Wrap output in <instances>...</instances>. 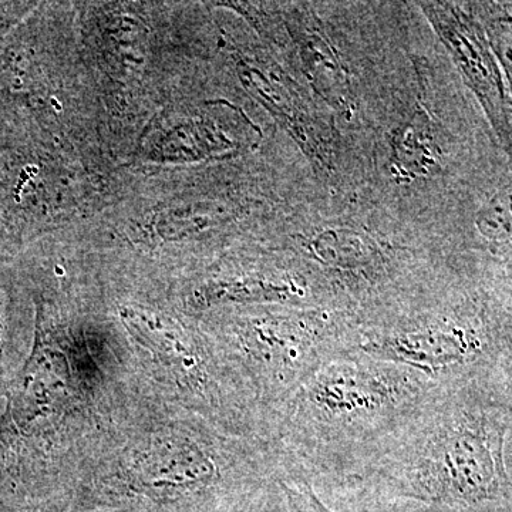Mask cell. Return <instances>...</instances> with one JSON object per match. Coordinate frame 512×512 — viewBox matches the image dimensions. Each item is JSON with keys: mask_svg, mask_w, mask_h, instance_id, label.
Returning <instances> with one entry per match:
<instances>
[{"mask_svg": "<svg viewBox=\"0 0 512 512\" xmlns=\"http://www.w3.org/2000/svg\"><path fill=\"white\" fill-rule=\"evenodd\" d=\"M439 384L363 353L320 367L286 409L288 439L306 483L352 477L413 419Z\"/></svg>", "mask_w": 512, "mask_h": 512, "instance_id": "cell-2", "label": "cell"}, {"mask_svg": "<svg viewBox=\"0 0 512 512\" xmlns=\"http://www.w3.org/2000/svg\"><path fill=\"white\" fill-rule=\"evenodd\" d=\"M360 323L352 313L292 308L242 316L232 336L259 389L291 402L326 363L355 352Z\"/></svg>", "mask_w": 512, "mask_h": 512, "instance_id": "cell-4", "label": "cell"}, {"mask_svg": "<svg viewBox=\"0 0 512 512\" xmlns=\"http://www.w3.org/2000/svg\"><path fill=\"white\" fill-rule=\"evenodd\" d=\"M512 380L439 386L373 460L332 484L356 512H512Z\"/></svg>", "mask_w": 512, "mask_h": 512, "instance_id": "cell-1", "label": "cell"}, {"mask_svg": "<svg viewBox=\"0 0 512 512\" xmlns=\"http://www.w3.org/2000/svg\"><path fill=\"white\" fill-rule=\"evenodd\" d=\"M301 498L303 503L308 505V507L312 508L315 512H336L335 510H332V508H329V505L326 504L318 494H316V491L313 490L311 485H306V487L302 488Z\"/></svg>", "mask_w": 512, "mask_h": 512, "instance_id": "cell-12", "label": "cell"}, {"mask_svg": "<svg viewBox=\"0 0 512 512\" xmlns=\"http://www.w3.org/2000/svg\"><path fill=\"white\" fill-rule=\"evenodd\" d=\"M285 25L311 89L332 113L355 116L359 87L355 72L311 3L288 6Z\"/></svg>", "mask_w": 512, "mask_h": 512, "instance_id": "cell-7", "label": "cell"}, {"mask_svg": "<svg viewBox=\"0 0 512 512\" xmlns=\"http://www.w3.org/2000/svg\"><path fill=\"white\" fill-rule=\"evenodd\" d=\"M238 70L245 87L284 124L318 173H338L342 138L332 110L276 67L241 60Z\"/></svg>", "mask_w": 512, "mask_h": 512, "instance_id": "cell-6", "label": "cell"}, {"mask_svg": "<svg viewBox=\"0 0 512 512\" xmlns=\"http://www.w3.org/2000/svg\"><path fill=\"white\" fill-rule=\"evenodd\" d=\"M33 10V3H10L0 2V46L3 40L8 39V35L16 26L22 23V20L28 18Z\"/></svg>", "mask_w": 512, "mask_h": 512, "instance_id": "cell-11", "label": "cell"}, {"mask_svg": "<svg viewBox=\"0 0 512 512\" xmlns=\"http://www.w3.org/2000/svg\"><path fill=\"white\" fill-rule=\"evenodd\" d=\"M444 133L424 99L414 101L387 134V174L400 187L423 184L444 174Z\"/></svg>", "mask_w": 512, "mask_h": 512, "instance_id": "cell-8", "label": "cell"}, {"mask_svg": "<svg viewBox=\"0 0 512 512\" xmlns=\"http://www.w3.org/2000/svg\"><path fill=\"white\" fill-rule=\"evenodd\" d=\"M355 352L410 367L439 386L500 367L497 328L487 296L464 284L433 301L362 326Z\"/></svg>", "mask_w": 512, "mask_h": 512, "instance_id": "cell-3", "label": "cell"}, {"mask_svg": "<svg viewBox=\"0 0 512 512\" xmlns=\"http://www.w3.org/2000/svg\"><path fill=\"white\" fill-rule=\"evenodd\" d=\"M446 47L458 72L480 101L498 138L512 143V99L493 46L473 6L453 2L416 3Z\"/></svg>", "mask_w": 512, "mask_h": 512, "instance_id": "cell-5", "label": "cell"}, {"mask_svg": "<svg viewBox=\"0 0 512 512\" xmlns=\"http://www.w3.org/2000/svg\"><path fill=\"white\" fill-rule=\"evenodd\" d=\"M220 480V470L197 444H163L137 461L130 484L137 493L156 498L178 497Z\"/></svg>", "mask_w": 512, "mask_h": 512, "instance_id": "cell-9", "label": "cell"}, {"mask_svg": "<svg viewBox=\"0 0 512 512\" xmlns=\"http://www.w3.org/2000/svg\"><path fill=\"white\" fill-rule=\"evenodd\" d=\"M123 316L134 339L146 346L160 360L161 365L180 375L194 373L195 377L200 376L197 355L191 352L173 329L165 328L157 320L147 318L141 313L130 312Z\"/></svg>", "mask_w": 512, "mask_h": 512, "instance_id": "cell-10", "label": "cell"}]
</instances>
